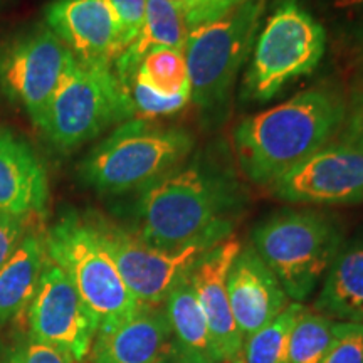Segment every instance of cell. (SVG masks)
<instances>
[{
    "label": "cell",
    "mask_w": 363,
    "mask_h": 363,
    "mask_svg": "<svg viewBox=\"0 0 363 363\" xmlns=\"http://www.w3.org/2000/svg\"><path fill=\"white\" fill-rule=\"evenodd\" d=\"M135 116L113 65L72 59L39 128L59 152H72L113 125Z\"/></svg>",
    "instance_id": "5"
},
{
    "label": "cell",
    "mask_w": 363,
    "mask_h": 363,
    "mask_svg": "<svg viewBox=\"0 0 363 363\" xmlns=\"http://www.w3.org/2000/svg\"><path fill=\"white\" fill-rule=\"evenodd\" d=\"M337 9H342V11H347V9H355L358 6H363V0H331Z\"/></svg>",
    "instance_id": "33"
},
{
    "label": "cell",
    "mask_w": 363,
    "mask_h": 363,
    "mask_svg": "<svg viewBox=\"0 0 363 363\" xmlns=\"http://www.w3.org/2000/svg\"><path fill=\"white\" fill-rule=\"evenodd\" d=\"M347 103L331 86H315L242 120L234 130V152L242 174L271 185L330 145L343 128Z\"/></svg>",
    "instance_id": "2"
},
{
    "label": "cell",
    "mask_w": 363,
    "mask_h": 363,
    "mask_svg": "<svg viewBox=\"0 0 363 363\" xmlns=\"http://www.w3.org/2000/svg\"><path fill=\"white\" fill-rule=\"evenodd\" d=\"M251 246L294 303L306 301L343 246L342 227L316 211H281L256 225Z\"/></svg>",
    "instance_id": "4"
},
{
    "label": "cell",
    "mask_w": 363,
    "mask_h": 363,
    "mask_svg": "<svg viewBox=\"0 0 363 363\" xmlns=\"http://www.w3.org/2000/svg\"><path fill=\"white\" fill-rule=\"evenodd\" d=\"M130 79H138L162 96L190 94L187 62L180 49L155 48L148 51Z\"/></svg>",
    "instance_id": "22"
},
{
    "label": "cell",
    "mask_w": 363,
    "mask_h": 363,
    "mask_svg": "<svg viewBox=\"0 0 363 363\" xmlns=\"http://www.w3.org/2000/svg\"><path fill=\"white\" fill-rule=\"evenodd\" d=\"M194 142L184 128L131 118L89 150L78 165L79 182L103 195L140 192L187 160Z\"/></svg>",
    "instance_id": "3"
},
{
    "label": "cell",
    "mask_w": 363,
    "mask_h": 363,
    "mask_svg": "<svg viewBox=\"0 0 363 363\" xmlns=\"http://www.w3.org/2000/svg\"><path fill=\"white\" fill-rule=\"evenodd\" d=\"M49 182L34 150L11 131H0V212L29 219L43 216Z\"/></svg>",
    "instance_id": "17"
},
{
    "label": "cell",
    "mask_w": 363,
    "mask_h": 363,
    "mask_svg": "<svg viewBox=\"0 0 363 363\" xmlns=\"http://www.w3.org/2000/svg\"><path fill=\"white\" fill-rule=\"evenodd\" d=\"M72 59L74 54L45 24L0 39V89L40 126Z\"/></svg>",
    "instance_id": "9"
},
{
    "label": "cell",
    "mask_w": 363,
    "mask_h": 363,
    "mask_svg": "<svg viewBox=\"0 0 363 363\" xmlns=\"http://www.w3.org/2000/svg\"><path fill=\"white\" fill-rule=\"evenodd\" d=\"M227 296L242 340L269 325L289 305L283 286L251 244L240 247L230 266Z\"/></svg>",
    "instance_id": "15"
},
{
    "label": "cell",
    "mask_w": 363,
    "mask_h": 363,
    "mask_svg": "<svg viewBox=\"0 0 363 363\" xmlns=\"http://www.w3.org/2000/svg\"><path fill=\"white\" fill-rule=\"evenodd\" d=\"M163 303L172 326V335L177 342L189 350L211 355L207 321L195 293L190 271L172 286Z\"/></svg>",
    "instance_id": "21"
},
{
    "label": "cell",
    "mask_w": 363,
    "mask_h": 363,
    "mask_svg": "<svg viewBox=\"0 0 363 363\" xmlns=\"http://www.w3.org/2000/svg\"><path fill=\"white\" fill-rule=\"evenodd\" d=\"M240 247L238 240L227 238L203 252L190 269V278L207 321L211 355L216 363L238 362L244 342L227 296V274Z\"/></svg>",
    "instance_id": "13"
},
{
    "label": "cell",
    "mask_w": 363,
    "mask_h": 363,
    "mask_svg": "<svg viewBox=\"0 0 363 363\" xmlns=\"http://www.w3.org/2000/svg\"><path fill=\"white\" fill-rule=\"evenodd\" d=\"M266 0H249L224 19L189 30L184 45L190 99L206 120L220 121L240 67L254 45Z\"/></svg>",
    "instance_id": "6"
},
{
    "label": "cell",
    "mask_w": 363,
    "mask_h": 363,
    "mask_svg": "<svg viewBox=\"0 0 363 363\" xmlns=\"http://www.w3.org/2000/svg\"><path fill=\"white\" fill-rule=\"evenodd\" d=\"M26 222L24 217L0 212V267L6 264L26 238Z\"/></svg>",
    "instance_id": "30"
},
{
    "label": "cell",
    "mask_w": 363,
    "mask_h": 363,
    "mask_svg": "<svg viewBox=\"0 0 363 363\" xmlns=\"http://www.w3.org/2000/svg\"><path fill=\"white\" fill-rule=\"evenodd\" d=\"M128 93L130 101L133 104L135 115L142 116H165L179 113L187 106L190 101V94H179V96H162L150 89L148 86L140 83L138 79H130L123 84Z\"/></svg>",
    "instance_id": "25"
},
{
    "label": "cell",
    "mask_w": 363,
    "mask_h": 363,
    "mask_svg": "<svg viewBox=\"0 0 363 363\" xmlns=\"http://www.w3.org/2000/svg\"><path fill=\"white\" fill-rule=\"evenodd\" d=\"M169 2H170V4H174L175 7H179L180 11H182V9H184L185 6H187L189 0H169Z\"/></svg>",
    "instance_id": "34"
},
{
    "label": "cell",
    "mask_w": 363,
    "mask_h": 363,
    "mask_svg": "<svg viewBox=\"0 0 363 363\" xmlns=\"http://www.w3.org/2000/svg\"><path fill=\"white\" fill-rule=\"evenodd\" d=\"M157 363H216L214 358L207 353L189 350V348L182 347L175 338L170 340L167 345L165 352L158 358Z\"/></svg>",
    "instance_id": "32"
},
{
    "label": "cell",
    "mask_w": 363,
    "mask_h": 363,
    "mask_svg": "<svg viewBox=\"0 0 363 363\" xmlns=\"http://www.w3.org/2000/svg\"><path fill=\"white\" fill-rule=\"evenodd\" d=\"M7 363H74V360L61 348L30 338L12 352Z\"/></svg>",
    "instance_id": "29"
},
{
    "label": "cell",
    "mask_w": 363,
    "mask_h": 363,
    "mask_svg": "<svg viewBox=\"0 0 363 363\" xmlns=\"http://www.w3.org/2000/svg\"><path fill=\"white\" fill-rule=\"evenodd\" d=\"M335 321L306 308L294 323L288 363H321L333 338Z\"/></svg>",
    "instance_id": "24"
},
{
    "label": "cell",
    "mask_w": 363,
    "mask_h": 363,
    "mask_svg": "<svg viewBox=\"0 0 363 363\" xmlns=\"http://www.w3.org/2000/svg\"><path fill=\"white\" fill-rule=\"evenodd\" d=\"M104 251L110 254L130 293L143 305H160L177 281L192 269L212 242L190 244L165 251L145 242L135 230H128L101 216L86 217Z\"/></svg>",
    "instance_id": "10"
},
{
    "label": "cell",
    "mask_w": 363,
    "mask_h": 363,
    "mask_svg": "<svg viewBox=\"0 0 363 363\" xmlns=\"http://www.w3.org/2000/svg\"><path fill=\"white\" fill-rule=\"evenodd\" d=\"M305 306L301 303H289L278 318L264 328L251 335L242 342L239 363H288L289 340L294 323Z\"/></svg>",
    "instance_id": "23"
},
{
    "label": "cell",
    "mask_w": 363,
    "mask_h": 363,
    "mask_svg": "<svg viewBox=\"0 0 363 363\" xmlns=\"http://www.w3.org/2000/svg\"><path fill=\"white\" fill-rule=\"evenodd\" d=\"M234 363H239V362H234Z\"/></svg>",
    "instance_id": "35"
},
{
    "label": "cell",
    "mask_w": 363,
    "mask_h": 363,
    "mask_svg": "<svg viewBox=\"0 0 363 363\" xmlns=\"http://www.w3.org/2000/svg\"><path fill=\"white\" fill-rule=\"evenodd\" d=\"M249 0H189L182 9V16L187 30L224 19L235 9L244 6Z\"/></svg>",
    "instance_id": "28"
},
{
    "label": "cell",
    "mask_w": 363,
    "mask_h": 363,
    "mask_svg": "<svg viewBox=\"0 0 363 363\" xmlns=\"http://www.w3.org/2000/svg\"><path fill=\"white\" fill-rule=\"evenodd\" d=\"M187 34L189 30L179 7L169 0H147L142 30L113 62V69L120 83L125 84L133 76L138 62L152 49L172 48L184 51Z\"/></svg>",
    "instance_id": "20"
},
{
    "label": "cell",
    "mask_w": 363,
    "mask_h": 363,
    "mask_svg": "<svg viewBox=\"0 0 363 363\" xmlns=\"http://www.w3.org/2000/svg\"><path fill=\"white\" fill-rule=\"evenodd\" d=\"M44 246L49 259L66 272L81 299L96 316L99 328L125 320L142 305L126 288L86 217L66 212L48 230Z\"/></svg>",
    "instance_id": "8"
},
{
    "label": "cell",
    "mask_w": 363,
    "mask_h": 363,
    "mask_svg": "<svg viewBox=\"0 0 363 363\" xmlns=\"http://www.w3.org/2000/svg\"><path fill=\"white\" fill-rule=\"evenodd\" d=\"M343 128V142L363 150V86L353 96L350 108L347 104V118H345Z\"/></svg>",
    "instance_id": "31"
},
{
    "label": "cell",
    "mask_w": 363,
    "mask_h": 363,
    "mask_svg": "<svg viewBox=\"0 0 363 363\" xmlns=\"http://www.w3.org/2000/svg\"><path fill=\"white\" fill-rule=\"evenodd\" d=\"M174 338L165 306L140 305L111 326L98 328L91 347L93 363H157Z\"/></svg>",
    "instance_id": "16"
},
{
    "label": "cell",
    "mask_w": 363,
    "mask_h": 363,
    "mask_svg": "<svg viewBox=\"0 0 363 363\" xmlns=\"http://www.w3.org/2000/svg\"><path fill=\"white\" fill-rule=\"evenodd\" d=\"M246 208V192L225 157L201 152L140 190L135 233L158 249L219 244Z\"/></svg>",
    "instance_id": "1"
},
{
    "label": "cell",
    "mask_w": 363,
    "mask_h": 363,
    "mask_svg": "<svg viewBox=\"0 0 363 363\" xmlns=\"http://www.w3.org/2000/svg\"><path fill=\"white\" fill-rule=\"evenodd\" d=\"M115 17L120 39V54L133 43L142 30L147 0H104Z\"/></svg>",
    "instance_id": "27"
},
{
    "label": "cell",
    "mask_w": 363,
    "mask_h": 363,
    "mask_svg": "<svg viewBox=\"0 0 363 363\" xmlns=\"http://www.w3.org/2000/svg\"><path fill=\"white\" fill-rule=\"evenodd\" d=\"M44 19L79 61L113 65L120 56L118 27L104 0H52Z\"/></svg>",
    "instance_id": "14"
},
{
    "label": "cell",
    "mask_w": 363,
    "mask_h": 363,
    "mask_svg": "<svg viewBox=\"0 0 363 363\" xmlns=\"http://www.w3.org/2000/svg\"><path fill=\"white\" fill-rule=\"evenodd\" d=\"M29 325L30 338L61 348L74 362L88 357L99 328L66 272L49 257L29 306Z\"/></svg>",
    "instance_id": "11"
},
{
    "label": "cell",
    "mask_w": 363,
    "mask_h": 363,
    "mask_svg": "<svg viewBox=\"0 0 363 363\" xmlns=\"http://www.w3.org/2000/svg\"><path fill=\"white\" fill-rule=\"evenodd\" d=\"M45 261L44 238L26 234L16 252L0 267V326L30 306Z\"/></svg>",
    "instance_id": "19"
},
{
    "label": "cell",
    "mask_w": 363,
    "mask_h": 363,
    "mask_svg": "<svg viewBox=\"0 0 363 363\" xmlns=\"http://www.w3.org/2000/svg\"><path fill=\"white\" fill-rule=\"evenodd\" d=\"M315 311L343 323H363V238L340 249L325 276Z\"/></svg>",
    "instance_id": "18"
},
{
    "label": "cell",
    "mask_w": 363,
    "mask_h": 363,
    "mask_svg": "<svg viewBox=\"0 0 363 363\" xmlns=\"http://www.w3.org/2000/svg\"><path fill=\"white\" fill-rule=\"evenodd\" d=\"M325 27L299 0H278L267 17L242 83V99L269 101L286 86L311 74L325 56Z\"/></svg>",
    "instance_id": "7"
},
{
    "label": "cell",
    "mask_w": 363,
    "mask_h": 363,
    "mask_svg": "<svg viewBox=\"0 0 363 363\" xmlns=\"http://www.w3.org/2000/svg\"><path fill=\"white\" fill-rule=\"evenodd\" d=\"M321 363H363V323H335L333 338Z\"/></svg>",
    "instance_id": "26"
},
{
    "label": "cell",
    "mask_w": 363,
    "mask_h": 363,
    "mask_svg": "<svg viewBox=\"0 0 363 363\" xmlns=\"http://www.w3.org/2000/svg\"><path fill=\"white\" fill-rule=\"evenodd\" d=\"M269 187L276 197L291 203L363 202V150L345 142L326 145Z\"/></svg>",
    "instance_id": "12"
}]
</instances>
